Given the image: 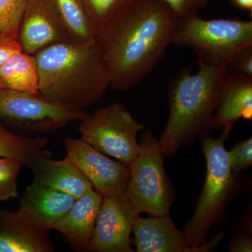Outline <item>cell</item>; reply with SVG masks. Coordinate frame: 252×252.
<instances>
[{
    "label": "cell",
    "mask_w": 252,
    "mask_h": 252,
    "mask_svg": "<svg viewBox=\"0 0 252 252\" xmlns=\"http://www.w3.org/2000/svg\"><path fill=\"white\" fill-rule=\"evenodd\" d=\"M228 154L230 170L234 175L252 165V139L239 142Z\"/></svg>",
    "instance_id": "obj_24"
},
{
    "label": "cell",
    "mask_w": 252,
    "mask_h": 252,
    "mask_svg": "<svg viewBox=\"0 0 252 252\" xmlns=\"http://www.w3.org/2000/svg\"><path fill=\"white\" fill-rule=\"evenodd\" d=\"M23 52L32 56L69 41L46 0H27L17 33Z\"/></svg>",
    "instance_id": "obj_11"
},
{
    "label": "cell",
    "mask_w": 252,
    "mask_h": 252,
    "mask_svg": "<svg viewBox=\"0 0 252 252\" xmlns=\"http://www.w3.org/2000/svg\"><path fill=\"white\" fill-rule=\"evenodd\" d=\"M234 7L252 14V0H230Z\"/></svg>",
    "instance_id": "obj_29"
},
{
    "label": "cell",
    "mask_w": 252,
    "mask_h": 252,
    "mask_svg": "<svg viewBox=\"0 0 252 252\" xmlns=\"http://www.w3.org/2000/svg\"><path fill=\"white\" fill-rule=\"evenodd\" d=\"M88 114L55 103L39 94L0 89V120L30 132H53L81 122Z\"/></svg>",
    "instance_id": "obj_8"
},
{
    "label": "cell",
    "mask_w": 252,
    "mask_h": 252,
    "mask_svg": "<svg viewBox=\"0 0 252 252\" xmlns=\"http://www.w3.org/2000/svg\"><path fill=\"white\" fill-rule=\"evenodd\" d=\"M144 129L121 102L88 114L79 127L81 140L127 165L140 153L137 134Z\"/></svg>",
    "instance_id": "obj_7"
},
{
    "label": "cell",
    "mask_w": 252,
    "mask_h": 252,
    "mask_svg": "<svg viewBox=\"0 0 252 252\" xmlns=\"http://www.w3.org/2000/svg\"><path fill=\"white\" fill-rule=\"evenodd\" d=\"M27 0H0V33L17 36Z\"/></svg>",
    "instance_id": "obj_23"
},
{
    "label": "cell",
    "mask_w": 252,
    "mask_h": 252,
    "mask_svg": "<svg viewBox=\"0 0 252 252\" xmlns=\"http://www.w3.org/2000/svg\"><path fill=\"white\" fill-rule=\"evenodd\" d=\"M137 252H193L170 216L141 218L132 228Z\"/></svg>",
    "instance_id": "obj_16"
},
{
    "label": "cell",
    "mask_w": 252,
    "mask_h": 252,
    "mask_svg": "<svg viewBox=\"0 0 252 252\" xmlns=\"http://www.w3.org/2000/svg\"><path fill=\"white\" fill-rule=\"evenodd\" d=\"M173 44L195 50L198 63L228 67L242 51L252 46V21L205 20L198 15L180 18Z\"/></svg>",
    "instance_id": "obj_5"
},
{
    "label": "cell",
    "mask_w": 252,
    "mask_h": 252,
    "mask_svg": "<svg viewBox=\"0 0 252 252\" xmlns=\"http://www.w3.org/2000/svg\"><path fill=\"white\" fill-rule=\"evenodd\" d=\"M46 137H28L10 130L0 120V157L9 158L31 168L39 158L51 157Z\"/></svg>",
    "instance_id": "obj_20"
},
{
    "label": "cell",
    "mask_w": 252,
    "mask_h": 252,
    "mask_svg": "<svg viewBox=\"0 0 252 252\" xmlns=\"http://www.w3.org/2000/svg\"><path fill=\"white\" fill-rule=\"evenodd\" d=\"M103 197L94 189L76 199L69 212L54 230L63 235L74 250L89 252V245Z\"/></svg>",
    "instance_id": "obj_15"
},
{
    "label": "cell",
    "mask_w": 252,
    "mask_h": 252,
    "mask_svg": "<svg viewBox=\"0 0 252 252\" xmlns=\"http://www.w3.org/2000/svg\"><path fill=\"white\" fill-rule=\"evenodd\" d=\"M240 118L252 119V78L228 72L212 122V130H221L228 138Z\"/></svg>",
    "instance_id": "obj_13"
},
{
    "label": "cell",
    "mask_w": 252,
    "mask_h": 252,
    "mask_svg": "<svg viewBox=\"0 0 252 252\" xmlns=\"http://www.w3.org/2000/svg\"><path fill=\"white\" fill-rule=\"evenodd\" d=\"M179 18L198 15L200 10L205 9L209 0H161Z\"/></svg>",
    "instance_id": "obj_25"
},
{
    "label": "cell",
    "mask_w": 252,
    "mask_h": 252,
    "mask_svg": "<svg viewBox=\"0 0 252 252\" xmlns=\"http://www.w3.org/2000/svg\"><path fill=\"white\" fill-rule=\"evenodd\" d=\"M225 136L215 139L202 137V150L207 163V174L201 195L195 211L185 225L186 243L199 252L198 248L206 240L209 230L218 224L232 196L235 185L234 174L230 170L224 147Z\"/></svg>",
    "instance_id": "obj_4"
},
{
    "label": "cell",
    "mask_w": 252,
    "mask_h": 252,
    "mask_svg": "<svg viewBox=\"0 0 252 252\" xmlns=\"http://www.w3.org/2000/svg\"><path fill=\"white\" fill-rule=\"evenodd\" d=\"M227 67L230 72L252 78V46L242 51Z\"/></svg>",
    "instance_id": "obj_26"
},
{
    "label": "cell",
    "mask_w": 252,
    "mask_h": 252,
    "mask_svg": "<svg viewBox=\"0 0 252 252\" xmlns=\"http://www.w3.org/2000/svg\"><path fill=\"white\" fill-rule=\"evenodd\" d=\"M140 146V153L128 165L130 178L126 197L140 213L170 216L174 193L164 168L165 156L158 140L152 131L147 130Z\"/></svg>",
    "instance_id": "obj_6"
},
{
    "label": "cell",
    "mask_w": 252,
    "mask_h": 252,
    "mask_svg": "<svg viewBox=\"0 0 252 252\" xmlns=\"http://www.w3.org/2000/svg\"><path fill=\"white\" fill-rule=\"evenodd\" d=\"M137 0H84L88 14L94 23L99 36L121 16H123Z\"/></svg>",
    "instance_id": "obj_21"
},
{
    "label": "cell",
    "mask_w": 252,
    "mask_h": 252,
    "mask_svg": "<svg viewBox=\"0 0 252 252\" xmlns=\"http://www.w3.org/2000/svg\"><path fill=\"white\" fill-rule=\"evenodd\" d=\"M34 56L39 94L55 103L84 111L99 100L110 86L98 39L88 45L59 43Z\"/></svg>",
    "instance_id": "obj_2"
},
{
    "label": "cell",
    "mask_w": 252,
    "mask_h": 252,
    "mask_svg": "<svg viewBox=\"0 0 252 252\" xmlns=\"http://www.w3.org/2000/svg\"><path fill=\"white\" fill-rule=\"evenodd\" d=\"M140 212L126 195L104 198L89 245V252H134L130 234Z\"/></svg>",
    "instance_id": "obj_10"
},
{
    "label": "cell",
    "mask_w": 252,
    "mask_h": 252,
    "mask_svg": "<svg viewBox=\"0 0 252 252\" xmlns=\"http://www.w3.org/2000/svg\"><path fill=\"white\" fill-rule=\"evenodd\" d=\"M19 51H22V49L17 36L0 33V67Z\"/></svg>",
    "instance_id": "obj_27"
},
{
    "label": "cell",
    "mask_w": 252,
    "mask_h": 252,
    "mask_svg": "<svg viewBox=\"0 0 252 252\" xmlns=\"http://www.w3.org/2000/svg\"><path fill=\"white\" fill-rule=\"evenodd\" d=\"M179 21L161 0H137L99 36L111 87L127 91L143 80L173 44Z\"/></svg>",
    "instance_id": "obj_1"
},
{
    "label": "cell",
    "mask_w": 252,
    "mask_h": 252,
    "mask_svg": "<svg viewBox=\"0 0 252 252\" xmlns=\"http://www.w3.org/2000/svg\"><path fill=\"white\" fill-rule=\"evenodd\" d=\"M76 199L69 194L33 180L26 187L20 207L39 228L49 232L69 212Z\"/></svg>",
    "instance_id": "obj_14"
},
{
    "label": "cell",
    "mask_w": 252,
    "mask_h": 252,
    "mask_svg": "<svg viewBox=\"0 0 252 252\" xmlns=\"http://www.w3.org/2000/svg\"><path fill=\"white\" fill-rule=\"evenodd\" d=\"M198 64V72L192 74L189 69H182L169 84L168 120L158 141L169 158L197 137L212 132V118L229 71L227 67Z\"/></svg>",
    "instance_id": "obj_3"
},
{
    "label": "cell",
    "mask_w": 252,
    "mask_h": 252,
    "mask_svg": "<svg viewBox=\"0 0 252 252\" xmlns=\"http://www.w3.org/2000/svg\"><path fill=\"white\" fill-rule=\"evenodd\" d=\"M49 233L33 223L22 207L0 209V252H54Z\"/></svg>",
    "instance_id": "obj_12"
},
{
    "label": "cell",
    "mask_w": 252,
    "mask_h": 252,
    "mask_svg": "<svg viewBox=\"0 0 252 252\" xmlns=\"http://www.w3.org/2000/svg\"><path fill=\"white\" fill-rule=\"evenodd\" d=\"M23 166L14 159L0 157V202L18 198L17 180Z\"/></svg>",
    "instance_id": "obj_22"
},
{
    "label": "cell",
    "mask_w": 252,
    "mask_h": 252,
    "mask_svg": "<svg viewBox=\"0 0 252 252\" xmlns=\"http://www.w3.org/2000/svg\"><path fill=\"white\" fill-rule=\"evenodd\" d=\"M69 42L94 44L98 33L88 14L84 0H46Z\"/></svg>",
    "instance_id": "obj_18"
},
{
    "label": "cell",
    "mask_w": 252,
    "mask_h": 252,
    "mask_svg": "<svg viewBox=\"0 0 252 252\" xmlns=\"http://www.w3.org/2000/svg\"><path fill=\"white\" fill-rule=\"evenodd\" d=\"M51 157H41L34 162L31 168L34 181L69 194L75 199L94 189L87 177L65 158L54 160Z\"/></svg>",
    "instance_id": "obj_17"
},
{
    "label": "cell",
    "mask_w": 252,
    "mask_h": 252,
    "mask_svg": "<svg viewBox=\"0 0 252 252\" xmlns=\"http://www.w3.org/2000/svg\"><path fill=\"white\" fill-rule=\"evenodd\" d=\"M228 252H251L252 243L251 237L237 233L230 243Z\"/></svg>",
    "instance_id": "obj_28"
},
{
    "label": "cell",
    "mask_w": 252,
    "mask_h": 252,
    "mask_svg": "<svg viewBox=\"0 0 252 252\" xmlns=\"http://www.w3.org/2000/svg\"><path fill=\"white\" fill-rule=\"evenodd\" d=\"M65 158L74 164L103 198L125 195L130 178L128 165L109 158L81 139L67 137Z\"/></svg>",
    "instance_id": "obj_9"
},
{
    "label": "cell",
    "mask_w": 252,
    "mask_h": 252,
    "mask_svg": "<svg viewBox=\"0 0 252 252\" xmlns=\"http://www.w3.org/2000/svg\"><path fill=\"white\" fill-rule=\"evenodd\" d=\"M0 89L39 94V74L34 56L13 55L0 67Z\"/></svg>",
    "instance_id": "obj_19"
}]
</instances>
